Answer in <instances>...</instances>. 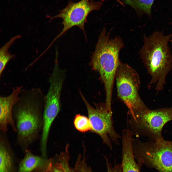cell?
<instances>
[{
    "label": "cell",
    "instance_id": "6da1fadb",
    "mask_svg": "<svg viewBox=\"0 0 172 172\" xmlns=\"http://www.w3.org/2000/svg\"><path fill=\"white\" fill-rule=\"evenodd\" d=\"M45 96L40 88H22L14 106L13 116L17 134L15 145L24 153L40 139Z\"/></svg>",
    "mask_w": 172,
    "mask_h": 172
},
{
    "label": "cell",
    "instance_id": "7a4b0ae2",
    "mask_svg": "<svg viewBox=\"0 0 172 172\" xmlns=\"http://www.w3.org/2000/svg\"><path fill=\"white\" fill-rule=\"evenodd\" d=\"M172 37V34L165 35L156 31L149 36L144 34V44L139 51L151 77L150 84L155 85L157 92L163 89L166 76L172 68V55L168 46Z\"/></svg>",
    "mask_w": 172,
    "mask_h": 172
},
{
    "label": "cell",
    "instance_id": "3957f363",
    "mask_svg": "<svg viewBox=\"0 0 172 172\" xmlns=\"http://www.w3.org/2000/svg\"><path fill=\"white\" fill-rule=\"evenodd\" d=\"M110 32L103 28L99 36L94 52L91 57L90 65L99 73L104 85L106 97L112 96L114 79L121 62L119 54L124 47L122 39L119 36L111 38Z\"/></svg>",
    "mask_w": 172,
    "mask_h": 172
},
{
    "label": "cell",
    "instance_id": "277c9868",
    "mask_svg": "<svg viewBox=\"0 0 172 172\" xmlns=\"http://www.w3.org/2000/svg\"><path fill=\"white\" fill-rule=\"evenodd\" d=\"M132 144L138 163L158 172H172V141L162 137L143 142L133 137Z\"/></svg>",
    "mask_w": 172,
    "mask_h": 172
},
{
    "label": "cell",
    "instance_id": "5b68a950",
    "mask_svg": "<svg viewBox=\"0 0 172 172\" xmlns=\"http://www.w3.org/2000/svg\"><path fill=\"white\" fill-rule=\"evenodd\" d=\"M128 115L127 125L133 135L155 140L163 137V127L172 120V107L155 110L148 108Z\"/></svg>",
    "mask_w": 172,
    "mask_h": 172
},
{
    "label": "cell",
    "instance_id": "8992f818",
    "mask_svg": "<svg viewBox=\"0 0 172 172\" xmlns=\"http://www.w3.org/2000/svg\"><path fill=\"white\" fill-rule=\"evenodd\" d=\"M115 78L118 96L129 109L128 113L132 114L148 108L140 96V78L134 69L121 62Z\"/></svg>",
    "mask_w": 172,
    "mask_h": 172
},
{
    "label": "cell",
    "instance_id": "52a82bcc",
    "mask_svg": "<svg viewBox=\"0 0 172 172\" xmlns=\"http://www.w3.org/2000/svg\"><path fill=\"white\" fill-rule=\"evenodd\" d=\"M79 92L86 107L91 127V131L98 135L103 143L112 150V142L118 145L119 140L122 138L114 128L112 112L106 108L105 103H95V107H93L80 91Z\"/></svg>",
    "mask_w": 172,
    "mask_h": 172
},
{
    "label": "cell",
    "instance_id": "ba28073f",
    "mask_svg": "<svg viewBox=\"0 0 172 172\" xmlns=\"http://www.w3.org/2000/svg\"><path fill=\"white\" fill-rule=\"evenodd\" d=\"M103 1H95L93 0H81L76 2L70 0L67 5L60 11L57 15L51 17V20L61 18L63 20V28L62 31L52 42V43L70 28L74 26L79 27L83 31L86 39L84 25L87 21V18L92 11L99 10Z\"/></svg>",
    "mask_w": 172,
    "mask_h": 172
},
{
    "label": "cell",
    "instance_id": "9c48e42d",
    "mask_svg": "<svg viewBox=\"0 0 172 172\" xmlns=\"http://www.w3.org/2000/svg\"><path fill=\"white\" fill-rule=\"evenodd\" d=\"M65 75V71L59 67L58 59L56 58L49 78L48 89L45 96L43 116L46 119H55L60 111L61 91Z\"/></svg>",
    "mask_w": 172,
    "mask_h": 172
},
{
    "label": "cell",
    "instance_id": "30bf717a",
    "mask_svg": "<svg viewBox=\"0 0 172 172\" xmlns=\"http://www.w3.org/2000/svg\"><path fill=\"white\" fill-rule=\"evenodd\" d=\"M23 86L22 85L13 88L9 95L0 97V131L6 132L8 126H10L16 132L15 124L13 116V109L18 101Z\"/></svg>",
    "mask_w": 172,
    "mask_h": 172
},
{
    "label": "cell",
    "instance_id": "8fae6325",
    "mask_svg": "<svg viewBox=\"0 0 172 172\" xmlns=\"http://www.w3.org/2000/svg\"><path fill=\"white\" fill-rule=\"evenodd\" d=\"M130 135L126 134L122 138V160L121 164L123 172H140L142 166L136 161L132 149Z\"/></svg>",
    "mask_w": 172,
    "mask_h": 172
},
{
    "label": "cell",
    "instance_id": "7c38bea8",
    "mask_svg": "<svg viewBox=\"0 0 172 172\" xmlns=\"http://www.w3.org/2000/svg\"><path fill=\"white\" fill-rule=\"evenodd\" d=\"M0 132V172H13V150L6 132Z\"/></svg>",
    "mask_w": 172,
    "mask_h": 172
},
{
    "label": "cell",
    "instance_id": "4fadbf2b",
    "mask_svg": "<svg viewBox=\"0 0 172 172\" xmlns=\"http://www.w3.org/2000/svg\"><path fill=\"white\" fill-rule=\"evenodd\" d=\"M21 161L17 172H31L38 169H50L51 159L33 154L28 149Z\"/></svg>",
    "mask_w": 172,
    "mask_h": 172
},
{
    "label": "cell",
    "instance_id": "5bb4252c",
    "mask_svg": "<svg viewBox=\"0 0 172 172\" xmlns=\"http://www.w3.org/2000/svg\"><path fill=\"white\" fill-rule=\"evenodd\" d=\"M154 0H121L124 4L132 8L138 15L141 17L146 15L151 17V9Z\"/></svg>",
    "mask_w": 172,
    "mask_h": 172
},
{
    "label": "cell",
    "instance_id": "9a60e30c",
    "mask_svg": "<svg viewBox=\"0 0 172 172\" xmlns=\"http://www.w3.org/2000/svg\"><path fill=\"white\" fill-rule=\"evenodd\" d=\"M21 36L17 35L11 38L0 49V76H1L5 66L8 62L15 55L8 52L9 48L17 39L21 38Z\"/></svg>",
    "mask_w": 172,
    "mask_h": 172
},
{
    "label": "cell",
    "instance_id": "2e32d148",
    "mask_svg": "<svg viewBox=\"0 0 172 172\" xmlns=\"http://www.w3.org/2000/svg\"><path fill=\"white\" fill-rule=\"evenodd\" d=\"M75 128L79 131L85 133L91 131V127L88 117L78 114L75 116L73 121Z\"/></svg>",
    "mask_w": 172,
    "mask_h": 172
},
{
    "label": "cell",
    "instance_id": "e0dca14e",
    "mask_svg": "<svg viewBox=\"0 0 172 172\" xmlns=\"http://www.w3.org/2000/svg\"><path fill=\"white\" fill-rule=\"evenodd\" d=\"M84 152L83 157L81 154L79 155L76 161L74 167L79 172H92V170L87 164Z\"/></svg>",
    "mask_w": 172,
    "mask_h": 172
},
{
    "label": "cell",
    "instance_id": "ac0fdd59",
    "mask_svg": "<svg viewBox=\"0 0 172 172\" xmlns=\"http://www.w3.org/2000/svg\"><path fill=\"white\" fill-rule=\"evenodd\" d=\"M51 172H64V169L59 161L58 155L51 159Z\"/></svg>",
    "mask_w": 172,
    "mask_h": 172
},
{
    "label": "cell",
    "instance_id": "d6986e66",
    "mask_svg": "<svg viewBox=\"0 0 172 172\" xmlns=\"http://www.w3.org/2000/svg\"><path fill=\"white\" fill-rule=\"evenodd\" d=\"M107 172H123L121 164H114L113 166L108 158L105 157Z\"/></svg>",
    "mask_w": 172,
    "mask_h": 172
},
{
    "label": "cell",
    "instance_id": "ffe728a7",
    "mask_svg": "<svg viewBox=\"0 0 172 172\" xmlns=\"http://www.w3.org/2000/svg\"><path fill=\"white\" fill-rule=\"evenodd\" d=\"M116 0V1H117L118 3H119L122 6L123 5V4L122 2L121 1H120L119 0Z\"/></svg>",
    "mask_w": 172,
    "mask_h": 172
},
{
    "label": "cell",
    "instance_id": "44dd1931",
    "mask_svg": "<svg viewBox=\"0 0 172 172\" xmlns=\"http://www.w3.org/2000/svg\"><path fill=\"white\" fill-rule=\"evenodd\" d=\"M170 41L171 42L172 44V38L170 40Z\"/></svg>",
    "mask_w": 172,
    "mask_h": 172
},
{
    "label": "cell",
    "instance_id": "7402d4cb",
    "mask_svg": "<svg viewBox=\"0 0 172 172\" xmlns=\"http://www.w3.org/2000/svg\"><path fill=\"white\" fill-rule=\"evenodd\" d=\"M50 172V171H49V172Z\"/></svg>",
    "mask_w": 172,
    "mask_h": 172
}]
</instances>
